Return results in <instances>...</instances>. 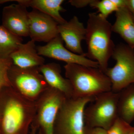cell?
Listing matches in <instances>:
<instances>
[{
    "mask_svg": "<svg viewBox=\"0 0 134 134\" xmlns=\"http://www.w3.org/2000/svg\"><path fill=\"white\" fill-rule=\"evenodd\" d=\"M36 102L25 98L11 86L0 90V134H29Z\"/></svg>",
    "mask_w": 134,
    "mask_h": 134,
    "instance_id": "6da1fadb",
    "label": "cell"
},
{
    "mask_svg": "<svg viewBox=\"0 0 134 134\" xmlns=\"http://www.w3.org/2000/svg\"><path fill=\"white\" fill-rule=\"evenodd\" d=\"M99 14L89 13L85 40L88 51L86 58L97 62L104 73L115 45L111 39L112 25Z\"/></svg>",
    "mask_w": 134,
    "mask_h": 134,
    "instance_id": "7a4b0ae2",
    "label": "cell"
},
{
    "mask_svg": "<svg viewBox=\"0 0 134 134\" xmlns=\"http://www.w3.org/2000/svg\"><path fill=\"white\" fill-rule=\"evenodd\" d=\"M64 69L66 78L72 86L73 97H96L111 91L110 79L99 68L66 64Z\"/></svg>",
    "mask_w": 134,
    "mask_h": 134,
    "instance_id": "3957f363",
    "label": "cell"
},
{
    "mask_svg": "<svg viewBox=\"0 0 134 134\" xmlns=\"http://www.w3.org/2000/svg\"><path fill=\"white\" fill-rule=\"evenodd\" d=\"M95 97L66 99L55 119L54 134H85V110Z\"/></svg>",
    "mask_w": 134,
    "mask_h": 134,
    "instance_id": "277c9868",
    "label": "cell"
},
{
    "mask_svg": "<svg viewBox=\"0 0 134 134\" xmlns=\"http://www.w3.org/2000/svg\"><path fill=\"white\" fill-rule=\"evenodd\" d=\"M119 96L111 91L96 96L85 110V126L108 130L119 117Z\"/></svg>",
    "mask_w": 134,
    "mask_h": 134,
    "instance_id": "5b68a950",
    "label": "cell"
},
{
    "mask_svg": "<svg viewBox=\"0 0 134 134\" xmlns=\"http://www.w3.org/2000/svg\"><path fill=\"white\" fill-rule=\"evenodd\" d=\"M8 76L11 87L32 102H36L49 87L38 68H22L13 64Z\"/></svg>",
    "mask_w": 134,
    "mask_h": 134,
    "instance_id": "8992f818",
    "label": "cell"
},
{
    "mask_svg": "<svg viewBox=\"0 0 134 134\" xmlns=\"http://www.w3.org/2000/svg\"><path fill=\"white\" fill-rule=\"evenodd\" d=\"M112 57L115 62L112 68L104 73L111 83V91L119 93L134 84V50L127 44L120 43L115 46Z\"/></svg>",
    "mask_w": 134,
    "mask_h": 134,
    "instance_id": "52a82bcc",
    "label": "cell"
},
{
    "mask_svg": "<svg viewBox=\"0 0 134 134\" xmlns=\"http://www.w3.org/2000/svg\"><path fill=\"white\" fill-rule=\"evenodd\" d=\"M66 98L60 92L48 87L36 101V114L31 127L43 134H54L55 119Z\"/></svg>",
    "mask_w": 134,
    "mask_h": 134,
    "instance_id": "ba28073f",
    "label": "cell"
},
{
    "mask_svg": "<svg viewBox=\"0 0 134 134\" xmlns=\"http://www.w3.org/2000/svg\"><path fill=\"white\" fill-rule=\"evenodd\" d=\"M60 35L44 46L37 47L38 53L41 56L62 61L66 64H76L86 66L99 68L98 63L86 58L72 52L65 47Z\"/></svg>",
    "mask_w": 134,
    "mask_h": 134,
    "instance_id": "9c48e42d",
    "label": "cell"
},
{
    "mask_svg": "<svg viewBox=\"0 0 134 134\" xmlns=\"http://www.w3.org/2000/svg\"><path fill=\"white\" fill-rule=\"evenodd\" d=\"M29 36L34 41L48 43L59 35L58 24L48 15L34 9L29 12Z\"/></svg>",
    "mask_w": 134,
    "mask_h": 134,
    "instance_id": "30bf717a",
    "label": "cell"
},
{
    "mask_svg": "<svg viewBox=\"0 0 134 134\" xmlns=\"http://www.w3.org/2000/svg\"><path fill=\"white\" fill-rule=\"evenodd\" d=\"M27 8L19 4L4 7L2 12V25L15 36H29V12Z\"/></svg>",
    "mask_w": 134,
    "mask_h": 134,
    "instance_id": "8fae6325",
    "label": "cell"
},
{
    "mask_svg": "<svg viewBox=\"0 0 134 134\" xmlns=\"http://www.w3.org/2000/svg\"><path fill=\"white\" fill-rule=\"evenodd\" d=\"M58 29L67 49L76 54L85 55L81 43L85 40L86 28L77 17L74 16L68 22L58 25Z\"/></svg>",
    "mask_w": 134,
    "mask_h": 134,
    "instance_id": "7c38bea8",
    "label": "cell"
},
{
    "mask_svg": "<svg viewBox=\"0 0 134 134\" xmlns=\"http://www.w3.org/2000/svg\"><path fill=\"white\" fill-rule=\"evenodd\" d=\"M10 58L13 65L22 68H39L45 64V59L38 54L35 41L32 40L20 44Z\"/></svg>",
    "mask_w": 134,
    "mask_h": 134,
    "instance_id": "4fadbf2b",
    "label": "cell"
},
{
    "mask_svg": "<svg viewBox=\"0 0 134 134\" xmlns=\"http://www.w3.org/2000/svg\"><path fill=\"white\" fill-rule=\"evenodd\" d=\"M48 86L63 93L67 98L73 97V90L69 80L61 75V69L59 64L54 63L44 64L39 67Z\"/></svg>",
    "mask_w": 134,
    "mask_h": 134,
    "instance_id": "5bb4252c",
    "label": "cell"
},
{
    "mask_svg": "<svg viewBox=\"0 0 134 134\" xmlns=\"http://www.w3.org/2000/svg\"><path fill=\"white\" fill-rule=\"evenodd\" d=\"M116 19L112 25V32L119 34L134 49V20L133 15L126 7L120 8L115 12Z\"/></svg>",
    "mask_w": 134,
    "mask_h": 134,
    "instance_id": "9a60e30c",
    "label": "cell"
},
{
    "mask_svg": "<svg viewBox=\"0 0 134 134\" xmlns=\"http://www.w3.org/2000/svg\"><path fill=\"white\" fill-rule=\"evenodd\" d=\"M19 4L26 8H32L40 12L48 15L53 18L59 24L67 21L60 15V12L65 10L62 5L63 0H16Z\"/></svg>",
    "mask_w": 134,
    "mask_h": 134,
    "instance_id": "2e32d148",
    "label": "cell"
},
{
    "mask_svg": "<svg viewBox=\"0 0 134 134\" xmlns=\"http://www.w3.org/2000/svg\"><path fill=\"white\" fill-rule=\"evenodd\" d=\"M119 93V117L130 124L134 120V84L127 86Z\"/></svg>",
    "mask_w": 134,
    "mask_h": 134,
    "instance_id": "e0dca14e",
    "label": "cell"
},
{
    "mask_svg": "<svg viewBox=\"0 0 134 134\" xmlns=\"http://www.w3.org/2000/svg\"><path fill=\"white\" fill-rule=\"evenodd\" d=\"M23 40L22 37L14 35L0 25V58H10L22 43Z\"/></svg>",
    "mask_w": 134,
    "mask_h": 134,
    "instance_id": "ac0fdd59",
    "label": "cell"
},
{
    "mask_svg": "<svg viewBox=\"0 0 134 134\" xmlns=\"http://www.w3.org/2000/svg\"><path fill=\"white\" fill-rule=\"evenodd\" d=\"M90 6L97 9L99 14L105 19H107L113 12H117L119 9L116 5L115 0H92Z\"/></svg>",
    "mask_w": 134,
    "mask_h": 134,
    "instance_id": "d6986e66",
    "label": "cell"
},
{
    "mask_svg": "<svg viewBox=\"0 0 134 134\" xmlns=\"http://www.w3.org/2000/svg\"><path fill=\"white\" fill-rule=\"evenodd\" d=\"M12 65L13 62L10 58H0V90L4 87L11 86L8 74Z\"/></svg>",
    "mask_w": 134,
    "mask_h": 134,
    "instance_id": "ffe728a7",
    "label": "cell"
},
{
    "mask_svg": "<svg viewBox=\"0 0 134 134\" xmlns=\"http://www.w3.org/2000/svg\"><path fill=\"white\" fill-rule=\"evenodd\" d=\"M133 128L130 124L119 117L107 131V134H130Z\"/></svg>",
    "mask_w": 134,
    "mask_h": 134,
    "instance_id": "44dd1931",
    "label": "cell"
},
{
    "mask_svg": "<svg viewBox=\"0 0 134 134\" xmlns=\"http://www.w3.org/2000/svg\"><path fill=\"white\" fill-rule=\"evenodd\" d=\"M92 1V0H70L69 2L74 7L77 8H81L86 7L88 5H90Z\"/></svg>",
    "mask_w": 134,
    "mask_h": 134,
    "instance_id": "7402d4cb",
    "label": "cell"
},
{
    "mask_svg": "<svg viewBox=\"0 0 134 134\" xmlns=\"http://www.w3.org/2000/svg\"><path fill=\"white\" fill-rule=\"evenodd\" d=\"M85 134H107V131L100 128L90 127L85 126Z\"/></svg>",
    "mask_w": 134,
    "mask_h": 134,
    "instance_id": "603a6c76",
    "label": "cell"
},
{
    "mask_svg": "<svg viewBox=\"0 0 134 134\" xmlns=\"http://www.w3.org/2000/svg\"><path fill=\"white\" fill-rule=\"evenodd\" d=\"M126 7L134 15V0H126Z\"/></svg>",
    "mask_w": 134,
    "mask_h": 134,
    "instance_id": "cb8c5ba5",
    "label": "cell"
},
{
    "mask_svg": "<svg viewBox=\"0 0 134 134\" xmlns=\"http://www.w3.org/2000/svg\"><path fill=\"white\" fill-rule=\"evenodd\" d=\"M31 134H43L40 131L37 130L35 128L31 127Z\"/></svg>",
    "mask_w": 134,
    "mask_h": 134,
    "instance_id": "d4e9b609",
    "label": "cell"
},
{
    "mask_svg": "<svg viewBox=\"0 0 134 134\" xmlns=\"http://www.w3.org/2000/svg\"><path fill=\"white\" fill-rule=\"evenodd\" d=\"M12 1H12V0H0V5L5 3L6 2Z\"/></svg>",
    "mask_w": 134,
    "mask_h": 134,
    "instance_id": "484cf974",
    "label": "cell"
},
{
    "mask_svg": "<svg viewBox=\"0 0 134 134\" xmlns=\"http://www.w3.org/2000/svg\"><path fill=\"white\" fill-rule=\"evenodd\" d=\"M130 134H134V126L133 127V129Z\"/></svg>",
    "mask_w": 134,
    "mask_h": 134,
    "instance_id": "4316f807",
    "label": "cell"
},
{
    "mask_svg": "<svg viewBox=\"0 0 134 134\" xmlns=\"http://www.w3.org/2000/svg\"><path fill=\"white\" fill-rule=\"evenodd\" d=\"M133 19H134V15H133Z\"/></svg>",
    "mask_w": 134,
    "mask_h": 134,
    "instance_id": "83f0119b",
    "label": "cell"
}]
</instances>
